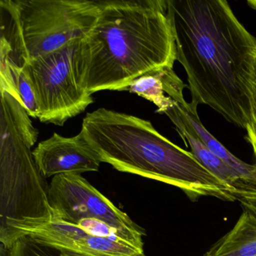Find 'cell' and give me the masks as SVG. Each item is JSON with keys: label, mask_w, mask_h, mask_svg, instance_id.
Listing matches in <instances>:
<instances>
[{"label": "cell", "mask_w": 256, "mask_h": 256, "mask_svg": "<svg viewBox=\"0 0 256 256\" xmlns=\"http://www.w3.org/2000/svg\"><path fill=\"white\" fill-rule=\"evenodd\" d=\"M168 4L190 106L206 104L246 130L252 122L250 80L256 37L226 0H168Z\"/></svg>", "instance_id": "6da1fadb"}, {"label": "cell", "mask_w": 256, "mask_h": 256, "mask_svg": "<svg viewBox=\"0 0 256 256\" xmlns=\"http://www.w3.org/2000/svg\"><path fill=\"white\" fill-rule=\"evenodd\" d=\"M85 36L90 94L122 91L148 72L173 67L176 48L168 0H98Z\"/></svg>", "instance_id": "7a4b0ae2"}, {"label": "cell", "mask_w": 256, "mask_h": 256, "mask_svg": "<svg viewBox=\"0 0 256 256\" xmlns=\"http://www.w3.org/2000/svg\"><path fill=\"white\" fill-rule=\"evenodd\" d=\"M80 131L102 162L119 172L173 186L192 202L202 197L236 200L235 187L212 174L192 152L162 136L150 121L100 108L86 114Z\"/></svg>", "instance_id": "3957f363"}, {"label": "cell", "mask_w": 256, "mask_h": 256, "mask_svg": "<svg viewBox=\"0 0 256 256\" xmlns=\"http://www.w3.org/2000/svg\"><path fill=\"white\" fill-rule=\"evenodd\" d=\"M0 241L6 250L23 236L52 222L49 184L34 158L38 131L23 104L1 92Z\"/></svg>", "instance_id": "277c9868"}, {"label": "cell", "mask_w": 256, "mask_h": 256, "mask_svg": "<svg viewBox=\"0 0 256 256\" xmlns=\"http://www.w3.org/2000/svg\"><path fill=\"white\" fill-rule=\"evenodd\" d=\"M0 72L20 71L91 30L98 0H1Z\"/></svg>", "instance_id": "5b68a950"}, {"label": "cell", "mask_w": 256, "mask_h": 256, "mask_svg": "<svg viewBox=\"0 0 256 256\" xmlns=\"http://www.w3.org/2000/svg\"><path fill=\"white\" fill-rule=\"evenodd\" d=\"M32 84L43 124L62 126L94 103L86 89L85 36L76 38L24 66Z\"/></svg>", "instance_id": "8992f818"}, {"label": "cell", "mask_w": 256, "mask_h": 256, "mask_svg": "<svg viewBox=\"0 0 256 256\" xmlns=\"http://www.w3.org/2000/svg\"><path fill=\"white\" fill-rule=\"evenodd\" d=\"M48 197L54 212L52 221L73 224L89 220L104 222L118 230L127 242L144 251V230L82 174L54 176L49 184Z\"/></svg>", "instance_id": "52a82bcc"}, {"label": "cell", "mask_w": 256, "mask_h": 256, "mask_svg": "<svg viewBox=\"0 0 256 256\" xmlns=\"http://www.w3.org/2000/svg\"><path fill=\"white\" fill-rule=\"evenodd\" d=\"M32 154L46 179L62 174L98 172L102 162L82 131L71 138L54 133L52 137L40 142Z\"/></svg>", "instance_id": "ba28073f"}, {"label": "cell", "mask_w": 256, "mask_h": 256, "mask_svg": "<svg viewBox=\"0 0 256 256\" xmlns=\"http://www.w3.org/2000/svg\"><path fill=\"white\" fill-rule=\"evenodd\" d=\"M30 235L74 256H146L122 240L96 236L65 222L52 221Z\"/></svg>", "instance_id": "9c48e42d"}, {"label": "cell", "mask_w": 256, "mask_h": 256, "mask_svg": "<svg viewBox=\"0 0 256 256\" xmlns=\"http://www.w3.org/2000/svg\"><path fill=\"white\" fill-rule=\"evenodd\" d=\"M186 86L173 67L164 66L145 73L122 91H128L146 98L156 106L157 113L167 115L176 108L178 104L184 107L188 106L184 96Z\"/></svg>", "instance_id": "30bf717a"}, {"label": "cell", "mask_w": 256, "mask_h": 256, "mask_svg": "<svg viewBox=\"0 0 256 256\" xmlns=\"http://www.w3.org/2000/svg\"><path fill=\"white\" fill-rule=\"evenodd\" d=\"M204 256H256V215L242 212L233 228L214 244Z\"/></svg>", "instance_id": "8fae6325"}, {"label": "cell", "mask_w": 256, "mask_h": 256, "mask_svg": "<svg viewBox=\"0 0 256 256\" xmlns=\"http://www.w3.org/2000/svg\"><path fill=\"white\" fill-rule=\"evenodd\" d=\"M175 112L186 126L194 134L209 150L221 158L228 166L233 169L242 181L246 179L253 168V164H247L229 152L216 138L204 126L198 115L197 109L178 104Z\"/></svg>", "instance_id": "7c38bea8"}, {"label": "cell", "mask_w": 256, "mask_h": 256, "mask_svg": "<svg viewBox=\"0 0 256 256\" xmlns=\"http://www.w3.org/2000/svg\"><path fill=\"white\" fill-rule=\"evenodd\" d=\"M167 116L174 124L184 142H188L191 148L192 152L202 163V166L228 185L235 187L236 184L240 180L239 175L233 169L228 166L221 158L209 150L206 146L192 134L180 119L174 109L169 112Z\"/></svg>", "instance_id": "4fadbf2b"}, {"label": "cell", "mask_w": 256, "mask_h": 256, "mask_svg": "<svg viewBox=\"0 0 256 256\" xmlns=\"http://www.w3.org/2000/svg\"><path fill=\"white\" fill-rule=\"evenodd\" d=\"M10 256H74L60 251L31 235L18 240L8 250Z\"/></svg>", "instance_id": "5bb4252c"}, {"label": "cell", "mask_w": 256, "mask_h": 256, "mask_svg": "<svg viewBox=\"0 0 256 256\" xmlns=\"http://www.w3.org/2000/svg\"><path fill=\"white\" fill-rule=\"evenodd\" d=\"M234 194L242 208L250 210L256 215V190L236 188L234 191Z\"/></svg>", "instance_id": "9a60e30c"}, {"label": "cell", "mask_w": 256, "mask_h": 256, "mask_svg": "<svg viewBox=\"0 0 256 256\" xmlns=\"http://www.w3.org/2000/svg\"><path fill=\"white\" fill-rule=\"evenodd\" d=\"M250 94H251L252 112V120H256V50L253 56L252 70L250 80Z\"/></svg>", "instance_id": "2e32d148"}, {"label": "cell", "mask_w": 256, "mask_h": 256, "mask_svg": "<svg viewBox=\"0 0 256 256\" xmlns=\"http://www.w3.org/2000/svg\"><path fill=\"white\" fill-rule=\"evenodd\" d=\"M235 188L256 190V163L253 164L252 170L248 178L244 180L239 181L235 186Z\"/></svg>", "instance_id": "e0dca14e"}, {"label": "cell", "mask_w": 256, "mask_h": 256, "mask_svg": "<svg viewBox=\"0 0 256 256\" xmlns=\"http://www.w3.org/2000/svg\"><path fill=\"white\" fill-rule=\"evenodd\" d=\"M246 140L250 144L252 148L253 154L256 160V120H253L252 122L247 126Z\"/></svg>", "instance_id": "ac0fdd59"}, {"label": "cell", "mask_w": 256, "mask_h": 256, "mask_svg": "<svg viewBox=\"0 0 256 256\" xmlns=\"http://www.w3.org/2000/svg\"><path fill=\"white\" fill-rule=\"evenodd\" d=\"M247 4L250 8L256 11V0H248L247 1Z\"/></svg>", "instance_id": "d6986e66"}]
</instances>
